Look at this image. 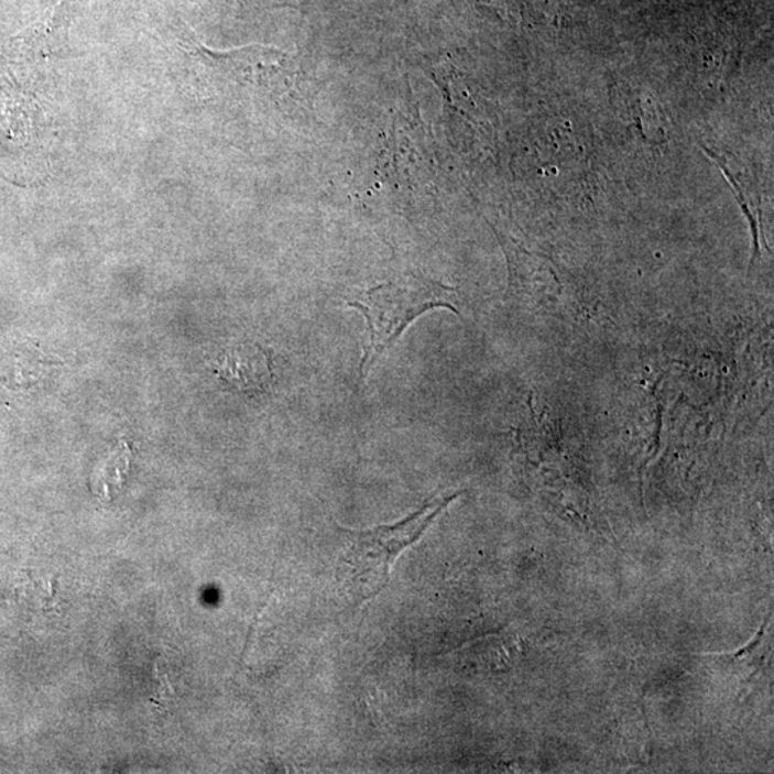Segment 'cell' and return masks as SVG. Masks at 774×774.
Masks as SVG:
<instances>
[{
  "instance_id": "obj_4",
  "label": "cell",
  "mask_w": 774,
  "mask_h": 774,
  "mask_svg": "<svg viewBox=\"0 0 774 774\" xmlns=\"http://www.w3.org/2000/svg\"><path fill=\"white\" fill-rule=\"evenodd\" d=\"M131 450L126 441H121L95 469L91 478V489L95 495L111 501L121 491L123 482L130 472Z\"/></svg>"
},
{
  "instance_id": "obj_2",
  "label": "cell",
  "mask_w": 774,
  "mask_h": 774,
  "mask_svg": "<svg viewBox=\"0 0 774 774\" xmlns=\"http://www.w3.org/2000/svg\"><path fill=\"white\" fill-rule=\"evenodd\" d=\"M459 495L456 492L434 498L397 524L359 532L344 531L346 548L341 564L348 569L346 582L351 593L360 601L378 596L388 586L399 555L417 543L432 522Z\"/></svg>"
},
{
  "instance_id": "obj_1",
  "label": "cell",
  "mask_w": 774,
  "mask_h": 774,
  "mask_svg": "<svg viewBox=\"0 0 774 774\" xmlns=\"http://www.w3.org/2000/svg\"><path fill=\"white\" fill-rule=\"evenodd\" d=\"M455 296L454 288L415 275L359 294L349 306L362 313L368 321L369 344L360 360V377L364 378L380 356L424 313L439 307L459 313Z\"/></svg>"
},
{
  "instance_id": "obj_3",
  "label": "cell",
  "mask_w": 774,
  "mask_h": 774,
  "mask_svg": "<svg viewBox=\"0 0 774 774\" xmlns=\"http://www.w3.org/2000/svg\"><path fill=\"white\" fill-rule=\"evenodd\" d=\"M216 370L218 378L241 392L261 391L273 378L268 353L249 344L227 350Z\"/></svg>"
}]
</instances>
